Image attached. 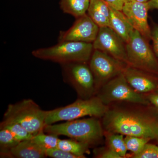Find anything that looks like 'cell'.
I'll return each instance as SVG.
<instances>
[{
	"instance_id": "7402d4cb",
	"label": "cell",
	"mask_w": 158,
	"mask_h": 158,
	"mask_svg": "<svg viewBox=\"0 0 158 158\" xmlns=\"http://www.w3.org/2000/svg\"><path fill=\"white\" fill-rule=\"evenodd\" d=\"M59 139L58 136L46 134L42 131L34 135L31 140L40 147L46 151L57 148Z\"/></svg>"
},
{
	"instance_id": "d6986e66",
	"label": "cell",
	"mask_w": 158,
	"mask_h": 158,
	"mask_svg": "<svg viewBox=\"0 0 158 158\" xmlns=\"http://www.w3.org/2000/svg\"><path fill=\"white\" fill-rule=\"evenodd\" d=\"M105 135L108 147L117 153L122 158H125L128 150L123 135L107 132L105 133Z\"/></svg>"
},
{
	"instance_id": "ffe728a7",
	"label": "cell",
	"mask_w": 158,
	"mask_h": 158,
	"mask_svg": "<svg viewBox=\"0 0 158 158\" xmlns=\"http://www.w3.org/2000/svg\"><path fill=\"white\" fill-rule=\"evenodd\" d=\"M0 151L1 157H6L8 153L20 141L11 132L5 128H0Z\"/></svg>"
},
{
	"instance_id": "4dcf8cb0",
	"label": "cell",
	"mask_w": 158,
	"mask_h": 158,
	"mask_svg": "<svg viewBox=\"0 0 158 158\" xmlns=\"http://www.w3.org/2000/svg\"><path fill=\"white\" fill-rule=\"evenodd\" d=\"M137 1H139L141 2H147L148 0H137Z\"/></svg>"
},
{
	"instance_id": "5bb4252c",
	"label": "cell",
	"mask_w": 158,
	"mask_h": 158,
	"mask_svg": "<svg viewBox=\"0 0 158 158\" xmlns=\"http://www.w3.org/2000/svg\"><path fill=\"white\" fill-rule=\"evenodd\" d=\"M109 7L110 15L109 27L113 29L127 43L135 29L122 11Z\"/></svg>"
},
{
	"instance_id": "ba28073f",
	"label": "cell",
	"mask_w": 158,
	"mask_h": 158,
	"mask_svg": "<svg viewBox=\"0 0 158 158\" xmlns=\"http://www.w3.org/2000/svg\"><path fill=\"white\" fill-rule=\"evenodd\" d=\"M88 62L61 64L65 81L70 84L82 99L91 98L96 93L95 82Z\"/></svg>"
},
{
	"instance_id": "4fadbf2b",
	"label": "cell",
	"mask_w": 158,
	"mask_h": 158,
	"mask_svg": "<svg viewBox=\"0 0 158 158\" xmlns=\"http://www.w3.org/2000/svg\"><path fill=\"white\" fill-rule=\"evenodd\" d=\"M123 73L130 86L138 93H149L157 88L156 82L147 72L127 64Z\"/></svg>"
},
{
	"instance_id": "9c48e42d",
	"label": "cell",
	"mask_w": 158,
	"mask_h": 158,
	"mask_svg": "<svg viewBox=\"0 0 158 158\" xmlns=\"http://www.w3.org/2000/svg\"><path fill=\"white\" fill-rule=\"evenodd\" d=\"M88 64L94 77L96 92L110 80L123 73L127 65L97 50H94Z\"/></svg>"
},
{
	"instance_id": "cb8c5ba5",
	"label": "cell",
	"mask_w": 158,
	"mask_h": 158,
	"mask_svg": "<svg viewBox=\"0 0 158 158\" xmlns=\"http://www.w3.org/2000/svg\"><path fill=\"white\" fill-rule=\"evenodd\" d=\"M134 158H158V146L155 144L147 143L142 151Z\"/></svg>"
},
{
	"instance_id": "f546056e",
	"label": "cell",
	"mask_w": 158,
	"mask_h": 158,
	"mask_svg": "<svg viewBox=\"0 0 158 158\" xmlns=\"http://www.w3.org/2000/svg\"><path fill=\"white\" fill-rule=\"evenodd\" d=\"M148 2L150 9H158V0H148Z\"/></svg>"
},
{
	"instance_id": "e0dca14e",
	"label": "cell",
	"mask_w": 158,
	"mask_h": 158,
	"mask_svg": "<svg viewBox=\"0 0 158 158\" xmlns=\"http://www.w3.org/2000/svg\"><path fill=\"white\" fill-rule=\"evenodd\" d=\"M90 0H60V8L64 13L76 19L87 14Z\"/></svg>"
},
{
	"instance_id": "4316f807",
	"label": "cell",
	"mask_w": 158,
	"mask_h": 158,
	"mask_svg": "<svg viewBox=\"0 0 158 158\" xmlns=\"http://www.w3.org/2000/svg\"><path fill=\"white\" fill-rule=\"evenodd\" d=\"M152 38L153 50L158 59V25H154L151 29Z\"/></svg>"
},
{
	"instance_id": "8fae6325",
	"label": "cell",
	"mask_w": 158,
	"mask_h": 158,
	"mask_svg": "<svg viewBox=\"0 0 158 158\" xmlns=\"http://www.w3.org/2000/svg\"><path fill=\"white\" fill-rule=\"evenodd\" d=\"M99 27L88 14L76 19L73 25L66 31H61L58 42L76 41L92 43L96 39Z\"/></svg>"
},
{
	"instance_id": "f1b7e54d",
	"label": "cell",
	"mask_w": 158,
	"mask_h": 158,
	"mask_svg": "<svg viewBox=\"0 0 158 158\" xmlns=\"http://www.w3.org/2000/svg\"><path fill=\"white\" fill-rule=\"evenodd\" d=\"M148 99L151 103L158 108V93L150 94L148 97Z\"/></svg>"
},
{
	"instance_id": "52a82bcc",
	"label": "cell",
	"mask_w": 158,
	"mask_h": 158,
	"mask_svg": "<svg viewBox=\"0 0 158 158\" xmlns=\"http://www.w3.org/2000/svg\"><path fill=\"white\" fill-rule=\"evenodd\" d=\"M97 96L105 105L115 102H124L147 105L148 101L135 91L128 83L123 73L110 80L96 92Z\"/></svg>"
},
{
	"instance_id": "5b68a950",
	"label": "cell",
	"mask_w": 158,
	"mask_h": 158,
	"mask_svg": "<svg viewBox=\"0 0 158 158\" xmlns=\"http://www.w3.org/2000/svg\"><path fill=\"white\" fill-rule=\"evenodd\" d=\"M48 112L42 110L32 100L24 99L9 104L3 120L19 123L34 136L43 131Z\"/></svg>"
},
{
	"instance_id": "30bf717a",
	"label": "cell",
	"mask_w": 158,
	"mask_h": 158,
	"mask_svg": "<svg viewBox=\"0 0 158 158\" xmlns=\"http://www.w3.org/2000/svg\"><path fill=\"white\" fill-rule=\"evenodd\" d=\"M92 44L94 49L101 51L127 63L126 43L111 28L99 27L96 39Z\"/></svg>"
},
{
	"instance_id": "44dd1931",
	"label": "cell",
	"mask_w": 158,
	"mask_h": 158,
	"mask_svg": "<svg viewBox=\"0 0 158 158\" xmlns=\"http://www.w3.org/2000/svg\"><path fill=\"white\" fill-rule=\"evenodd\" d=\"M0 128H5L9 130L19 141L31 140L34 135L28 131L19 123L14 122L3 120L0 125Z\"/></svg>"
},
{
	"instance_id": "7c38bea8",
	"label": "cell",
	"mask_w": 158,
	"mask_h": 158,
	"mask_svg": "<svg viewBox=\"0 0 158 158\" xmlns=\"http://www.w3.org/2000/svg\"><path fill=\"white\" fill-rule=\"evenodd\" d=\"M148 2L126 0L122 11L135 30L148 40H151V29L148 23Z\"/></svg>"
},
{
	"instance_id": "2e32d148",
	"label": "cell",
	"mask_w": 158,
	"mask_h": 158,
	"mask_svg": "<svg viewBox=\"0 0 158 158\" xmlns=\"http://www.w3.org/2000/svg\"><path fill=\"white\" fill-rule=\"evenodd\" d=\"M87 12L99 27H109L110 7L104 0H90Z\"/></svg>"
},
{
	"instance_id": "484cf974",
	"label": "cell",
	"mask_w": 158,
	"mask_h": 158,
	"mask_svg": "<svg viewBox=\"0 0 158 158\" xmlns=\"http://www.w3.org/2000/svg\"><path fill=\"white\" fill-rule=\"evenodd\" d=\"M94 155L95 157L100 158H122L117 153L108 148H99L94 150Z\"/></svg>"
},
{
	"instance_id": "d4e9b609",
	"label": "cell",
	"mask_w": 158,
	"mask_h": 158,
	"mask_svg": "<svg viewBox=\"0 0 158 158\" xmlns=\"http://www.w3.org/2000/svg\"><path fill=\"white\" fill-rule=\"evenodd\" d=\"M46 156L53 158H81L79 156L67 152L58 148L45 151Z\"/></svg>"
},
{
	"instance_id": "8992f818",
	"label": "cell",
	"mask_w": 158,
	"mask_h": 158,
	"mask_svg": "<svg viewBox=\"0 0 158 158\" xmlns=\"http://www.w3.org/2000/svg\"><path fill=\"white\" fill-rule=\"evenodd\" d=\"M127 64L149 73H158V61L149 41L134 30L126 43Z\"/></svg>"
},
{
	"instance_id": "9a60e30c",
	"label": "cell",
	"mask_w": 158,
	"mask_h": 158,
	"mask_svg": "<svg viewBox=\"0 0 158 158\" xmlns=\"http://www.w3.org/2000/svg\"><path fill=\"white\" fill-rule=\"evenodd\" d=\"M46 157L45 151L31 139L20 141L9 151L6 157L43 158Z\"/></svg>"
},
{
	"instance_id": "603a6c76",
	"label": "cell",
	"mask_w": 158,
	"mask_h": 158,
	"mask_svg": "<svg viewBox=\"0 0 158 158\" xmlns=\"http://www.w3.org/2000/svg\"><path fill=\"white\" fill-rule=\"evenodd\" d=\"M124 139L127 150L133 153L132 156L141 152L145 144L151 140L149 138L132 136H126Z\"/></svg>"
},
{
	"instance_id": "277c9868",
	"label": "cell",
	"mask_w": 158,
	"mask_h": 158,
	"mask_svg": "<svg viewBox=\"0 0 158 158\" xmlns=\"http://www.w3.org/2000/svg\"><path fill=\"white\" fill-rule=\"evenodd\" d=\"M109 109L97 96L79 99L71 104L48 111L45 123L52 124L60 121H68L85 116L102 117Z\"/></svg>"
},
{
	"instance_id": "3957f363",
	"label": "cell",
	"mask_w": 158,
	"mask_h": 158,
	"mask_svg": "<svg viewBox=\"0 0 158 158\" xmlns=\"http://www.w3.org/2000/svg\"><path fill=\"white\" fill-rule=\"evenodd\" d=\"M92 43L65 41L56 45L32 52L34 57L60 64L75 62H88L93 53Z\"/></svg>"
},
{
	"instance_id": "83f0119b",
	"label": "cell",
	"mask_w": 158,
	"mask_h": 158,
	"mask_svg": "<svg viewBox=\"0 0 158 158\" xmlns=\"http://www.w3.org/2000/svg\"><path fill=\"white\" fill-rule=\"evenodd\" d=\"M108 6L113 9L122 11L126 0H104Z\"/></svg>"
},
{
	"instance_id": "ac0fdd59",
	"label": "cell",
	"mask_w": 158,
	"mask_h": 158,
	"mask_svg": "<svg viewBox=\"0 0 158 158\" xmlns=\"http://www.w3.org/2000/svg\"><path fill=\"white\" fill-rule=\"evenodd\" d=\"M89 145L76 140L59 139L57 148L67 152L85 158V154L89 152Z\"/></svg>"
},
{
	"instance_id": "7a4b0ae2",
	"label": "cell",
	"mask_w": 158,
	"mask_h": 158,
	"mask_svg": "<svg viewBox=\"0 0 158 158\" xmlns=\"http://www.w3.org/2000/svg\"><path fill=\"white\" fill-rule=\"evenodd\" d=\"M102 125L96 117L77 119L59 124L47 125L44 131L55 136H67L89 146L100 141L104 135Z\"/></svg>"
},
{
	"instance_id": "6da1fadb",
	"label": "cell",
	"mask_w": 158,
	"mask_h": 158,
	"mask_svg": "<svg viewBox=\"0 0 158 158\" xmlns=\"http://www.w3.org/2000/svg\"><path fill=\"white\" fill-rule=\"evenodd\" d=\"M103 129L123 135L158 139V123L143 113L113 109L103 116Z\"/></svg>"
}]
</instances>
